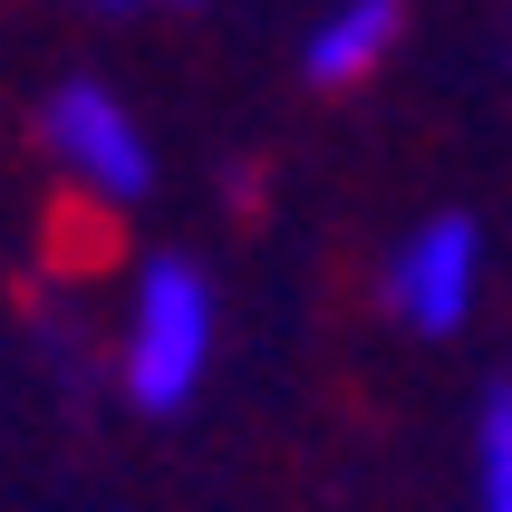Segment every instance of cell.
I'll list each match as a JSON object with an SVG mask.
<instances>
[{
  "label": "cell",
  "instance_id": "6da1fadb",
  "mask_svg": "<svg viewBox=\"0 0 512 512\" xmlns=\"http://www.w3.org/2000/svg\"><path fill=\"white\" fill-rule=\"evenodd\" d=\"M213 348H223V290L213 271L184 252H145L126 271V300H116L107 329V377L136 416H184L213 377Z\"/></svg>",
  "mask_w": 512,
  "mask_h": 512
},
{
  "label": "cell",
  "instance_id": "7a4b0ae2",
  "mask_svg": "<svg viewBox=\"0 0 512 512\" xmlns=\"http://www.w3.org/2000/svg\"><path fill=\"white\" fill-rule=\"evenodd\" d=\"M29 136H39L49 184L78 194L87 213H136L155 194V136L107 78H58L39 97V116H29Z\"/></svg>",
  "mask_w": 512,
  "mask_h": 512
},
{
  "label": "cell",
  "instance_id": "3957f363",
  "mask_svg": "<svg viewBox=\"0 0 512 512\" xmlns=\"http://www.w3.org/2000/svg\"><path fill=\"white\" fill-rule=\"evenodd\" d=\"M377 290H387L397 329L455 339L464 319L484 310V223H474V213H426V223H406L397 252H387V271H377Z\"/></svg>",
  "mask_w": 512,
  "mask_h": 512
},
{
  "label": "cell",
  "instance_id": "277c9868",
  "mask_svg": "<svg viewBox=\"0 0 512 512\" xmlns=\"http://www.w3.org/2000/svg\"><path fill=\"white\" fill-rule=\"evenodd\" d=\"M406 39V0H329L300 39V68L310 87H368Z\"/></svg>",
  "mask_w": 512,
  "mask_h": 512
},
{
  "label": "cell",
  "instance_id": "5b68a950",
  "mask_svg": "<svg viewBox=\"0 0 512 512\" xmlns=\"http://www.w3.org/2000/svg\"><path fill=\"white\" fill-rule=\"evenodd\" d=\"M474 512H512V387L474 406Z\"/></svg>",
  "mask_w": 512,
  "mask_h": 512
},
{
  "label": "cell",
  "instance_id": "8992f818",
  "mask_svg": "<svg viewBox=\"0 0 512 512\" xmlns=\"http://www.w3.org/2000/svg\"><path fill=\"white\" fill-rule=\"evenodd\" d=\"M87 10H136V0H87Z\"/></svg>",
  "mask_w": 512,
  "mask_h": 512
}]
</instances>
